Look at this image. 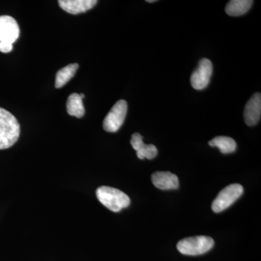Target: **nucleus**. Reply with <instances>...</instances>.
<instances>
[{
  "label": "nucleus",
  "instance_id": "6e6552de",
  "mask_svg": "<svg viewBox=\"0 0 261 261\" xmlns=\"http://www.w3.org/2000/svg\"><path fill=\"white\" fill-rule=\"evenodd\" d=\"M261 94L255 93L249 99L244 111L245 122L249 126H255L260 120Z\"/></svg>",
  "mask_w": 261,
  "mask_h": 261
},
{
  "label": "nucleus",
  "instance_id": "9b49d317",
  "mask_svg": "<svg viewBox=\"0 0 261 261\" xmlns=\"http://www.w3.org/2000/svg\"><path fill=\"white\" fill-rule=\"evenodd\" d=\"M130 145L137 151V157L141 160H152L158 154L157 147L153 145H145L142 137L139 133H135L132 137Z\"/></svg>",
  "mask_w": 261,
  "mask_h": 261
},
{
  "label": "nucleus",
  "instance_id": "39448f33",
  "mask_svg": "<svg viewBox=\"0 0 261 261\" xmlns=\"http://www.w3.org/2000/svg\"><path fill=\"white\" fill-rule=\"evenodd\" d=\"M128 105L126 101L121 99L113 106L103 121V128L108 132H116L119 130L126 118Z\"/></svg>",
  "mask_w": 261,
  "mask_h": 261
},
{
  "label": "nucleus",
  "instance_id": "0eeeda50",
  "mask_svg": "<svg viewBox=\"0 0 261 261\" xmlns=\"http://www.w3.org/2000/svg\"><path fill=\"white\" fill-rule=\"evenodd\" d=\"M20 35V28L16 20L9 15L0 16V42L13 44Z\"/></svg>",
  "mask_w": 261,
  "mask_h": 261
},
{
  "label": "nucleus",
  "instance_id": "ddd939ff",
  "mask_svg": "<svg viewBox=\"0 0 261 261\" xmlns=\"http://www.w3.org/2000/svg\"><path fill=\"white\" fill-rule=\"evenodd\" d=\"M252 3L251 0H231L226 5L225 11L230 16H240L249 11Z\"/></svg>",
  "mask_w": 261,
  "mask_h": 261
},
{
  "label": "nucleus",
  "instance_id": "f3484780",
  "mask_svg": "<svg viewBox=\"0 0 261 261\" xmlns=\"http://www.w3.org/2000/svg\"><path fill=\"white\" fill-rule=\"evenodd\" d=\"M155 0H147V3H154Z\"/></svg>",
  "mask_w": 261,
  "mask_h": 261
},
{
  "label": "nucleus",
  "instance_id": "dca6fc26",
  "mask_svg": "<svg viewBox=\"0 0 261 261\" xmlns=\"http://www.w3.org/2000/svg\"><path fill=\"white\" fill-rule=\"evenodd\" d=\"M13 44H11V43L0 42V51L1 53H10L13 50Z\"/></svg>",
  "mask_w": 261,
  "mask_h": 261
},
{
  "label": "nucleus",
  "instance_id": "20e7f679",
  "mask_svg": "<svg viewBox=\"0 0 261 261\" xmlns=\"http://www.w3.org/2000/svg\"><path fill=\"white\" fill-rule=\"evenodd\" d=\"M243 191V187L239 184H232L225 187L219 192L213 202L212 210L215 213L226 210L241 197Z\"/></svg>",
  "mask_w": 261,
  "mask_h": 261
},
{
  "label": "nucleus",
  "instance_id": "2eb2a0df",
  "mask_svg": "<svg viewBox=\"0 0 261 261\" xmlns=\"http://www.w3.org/2000/svg\"><path fill=\"white\" fill-rule=\"evenodd\" d=\"M211 147H218L224 154L232 153L237 149V143L231 137H216L209 142Z\"/></svg>",
  "mask_w": 261,
  "mask_h": 261
},
{
  "label": "nucleus",
  "instance_id": "423d86ee",
  "mask_svg": "<svg viewBox=\"0 0 261 261\" xmlns=\"http://www.w3.org/2000/svg\"><path fill=\"white\" fill-rule=\"evenodd\" d=\"M212 74V63L207 58H202L199 62L197 69L192 73L190 80L192 87L196 90H202L205 89L210 83Z\"/></svg>",
  "mask_w": 261,
  "mask_h": 261
},
{
  "label": "nucleus",
  "instance_id": "1a4fd4ad",
  "mask_svg": "<svg viewBox=\"0 0 261 261\" xmlns=\"http://www.w3.org/2000/svg\"><path fill=\"white\" fill-rule=\"evenodd\" d=\"M97 0H61L58 4L62 9L70 14L86 13L97 5Z\"/></svg>",
  "mask_w": 261,
  "mask_h": 261
},
{
  "label": "nucleus",
  "instance_id": "9d476101",
  "mask_svg": "<svg viewBox=\"0 0 261 261\" xmlns=\"http://www.w3.org/2000/svg\"><path fill=\"white\" fill-rule=\"evenodd\" d=\"M154 186L162 190H176L179 186L177 176L168 171H158L152 175Z\"/></svg>",
  "mask_w": 261,
  "mask_h": 261
},
{
  "label": "nucleus",
  "instance_id": "f03ea898",
  "mask_svg": "<svg viewBox=\"0 0 261 261\" xmlns=\"http://www.w3.org/2000/svg\"><path fill=\"white\" fill-rule=\"evenodd\" d=\"M96 195L99 202L113 212H119L130 205L128 196L113 187H99L96 191Z\"/></svg>",
  "mask_w": 261,
  "mask_h": 261
},
{
  "label": "nucleus",
  "instance_id": "4468645a",
  "mask_svg": "<svg viewBox=\"0 0 261 261\" xmlns=\"http://www.w3.org/2000/svg\"><path fill=\"white\" fill-rule=\"evenodd\" d=\"M78 68V63H72L58 70L56 79V88L59 89L64 87L65 84L74 76Z\"/></svg>",
  "mask_w": 261,
  "mask_h": 261
},
{
  "label": "nucleus",
  "instance_id": "7ed1b4c3",
  "mask_svg": "<svg viewBox=\"0 0 261 261\" xmlns=\"http://www.w3.org/2000/svg\"><path fill=\"white\" fill-rule=\"evenodd\" d=\"M214 245V240L210 237L197 236L178 242L177 249L183 255H199L208 252Z\"/></svg>",
  "mask_w": 261,
  "mask_h": 261
},
{
  "label": "nucleus",
  "instance_id": "f257e3e1",
  "mask_svg": "<svg viewBox=\"0 0 261 261\" xmlns=\"http://www.w3.org/2000/svg\"><path fill=\"white\" fill-rule=\"evenodd\" d=\"M18 120L11 113L0 108V149L10 148L20 137Z\"/></svg>",
  "mask_w": 261,
  "mask_h": 261
},
{
  "label": "nucleus",
  "instance_id": "f8f14e48",
  "mask_svg": "<svg viewBox=\"0 0 261 261\" xmlns=\"http://www.w3.org/2000/svg\"><path fill=\"white\" fill-rule=\"evenodd\" d=\"M84 94L73 93L70 94L67 99L66 109L67 112L71 116L81 118L84 116L85 110H84L83 99Z\"/></svg>",
  "mask_w": 261,
  "mask_h": 261
}]
</instances>
